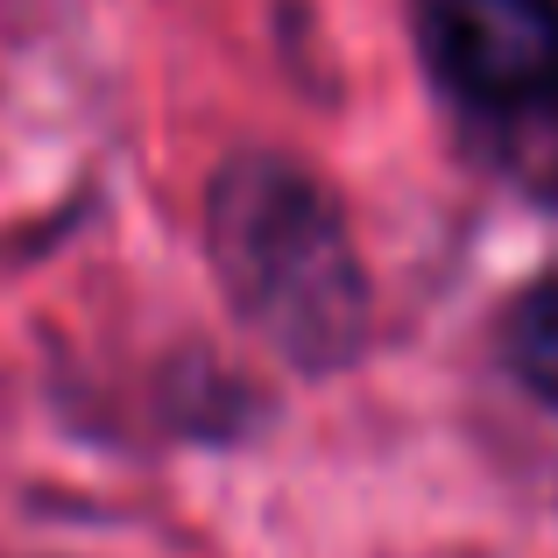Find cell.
Returning <instances> with one entry per match:
<instances>
[{
  "mask_svg": "<svg viewBox=\"0 0 558 558\" xmlns=\"http://www.w3.org/2000/svg\"><path fill=\"white\" fill-rule=\"evenodd\" d=\"M205 247L227 304L290 368L332 375L368 347V276L332 191L290 156L241 149L205 184Z\"/></svg>",
  "mask_w": 558,
  "mask_h": 558,
  "instance_id": "cell-1",
  "label": "cell"
},
{
  "mask_svg": "<svg viewBox=\"0 0 558 558\" xmlns=\"http://www.w3.org/2000/svg\"><path fill=\"white\" fill-rule=\"evenodd\" d=\"M502 354L531 396L558 403V269H545L502 318Z\"/></svg>",
  "mask_w": 558,
  "mask_h": 558,
  "instance_id": "cell-3",
  "label": "cell"
},
{
  "mask_svg": "<svg viewBox=\"0 0 558 558\" xmlns=\"http://www.w3.org/2000/svg\"><path fill=\"white\" fill-rule=\"evenodd\" d=\"M424 57L474 107H537L558 93V0H424Z\"/></svg>",
  "mask_w": 558,
  "mask_h": 558,
  "instance_id": "cell-2",
  "label": "cell"
}]
</instances>
